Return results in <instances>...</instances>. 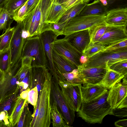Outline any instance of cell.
Listing matches in <instances>:
<instances>
[{
  "instance_id": "1",
  "label": "cell",
  "mask_w": 127,
  "mask_h": 127,
  "mask_svg": "<svg viewBox=\"0 0 127 127\" xmlns=\"http://www.w3.org/2000/svg\"><path fill=\"white\" fill-rule=\"evenodd\" d=\"M108 93L99 98L87 102H82L77 112L78 116L90 124H101L106 115H113V108L107 100Z\"/></svg>"
},
{
  "instance_id": "2",
  "label": "cell",
  "mask_w": 127,
  "mask_h": 127,
  "mask_svg": "<svg viewBox=\"0 0 127 127\" xmlns=\"http://www.w3.org/2000/svg\"><path fill=\"white\" fill-rule=\"evenodd\" d=\"M52 76L48 69L42 89L38 95L36 105L38 107V111L32 127H49L50 125Z\"/></svg>"
},
{
  "instance_id": "3",
  "label": "cell",
  "mask_w": 127,
  "mask_h": 127,
  "mask_svg": "<svg viewBox=\"0 0 127 127\" xmlns=\"http://www.w3.org/2000/svg\"><path fill=\"white\" fill-rule=\"evenodd\" d=\"M124 60H127V47L101 51L89 58L86 63L79 66L82 67H108L117 62Z\"/></svg>"
},
{
  "instance_id": "4",
  "label": "cell",
  "mask_w": 127,
  "mask_h": 127,
  "mask_svg": "<svg viewBox=\"0 0 127 127\" xmlns=\"http://www.w3.org/2000/svg\"><path fill=\"white\" fill-rule=\"evenodd\" d=\"M30 57L34 58L32 66H45L48 68V62L39 35L30 37L25 40L21 59Z\"/></svg>"
},
{
  "instance_id": "5",
  "label": "cell",
  "mask_w": 127,
  "mask_h": 127,
  "mask_svg": "<svg viewBox=\"0 0 127 127\" xmlns=\"http://www.w3.org/2000/svg\"><path fill=\"white\" fill-rule=\"evenodd\" d=\"M105 16L77 15L68 22L64 28L63 35L66 36L79 31L91 29L105 22Z\"/></svg>"
},
{
  "instance_id": "6",
  "label": "cell",
  "mask_w": 127,
  "mask_h": 127,
  "mask_svg": "<svg viewBox=\"0 0 127 127\" xmlns=\"http://www.w3.org/2000/svg\"><path fill=\"white\" fill-rule=\"evenodd\" d=\"M64 99L69 108L75 112L79 110L82 102L81 84L66 81L58 82Z\"/></svg>"
},
{
  "instance_id": "7",
  "label": "cell",
  "mask_w": 127,
  "mask_h": 127,
  "mask_svg": "<svg viewBox=\"0 0 127 127\" xmlns=\"http://www.w3.org/2000/svg\"><path fill=\"white\" fill-rule=\"evenodd\" d=\"M55 102L67 124L71 127L75 117V112L67 106L62 94L58 82L53 77L51 79V104Z\"/></svg>"
},
{
  "instance_id": "8",
  "label": "cell",
  "mask_w": 127,
  "mask_h": 127,
  "mask_svg": "<svg viewBox=\"0 0 127 127\" xmlns=\"http://www.w3.org/2000/svg\"><path fill=\"white\" fill-rule=\"evenodd\" d=\"M21 63V61L4 74L0 83V101L13 94L19 88L18 70Z\"/></svg>"
},
{
  "instance_id": "9",
  "label": "cell",
  "mask_w": 127,
  "mask_h": 127,
  "mask_svg": "<svg viewBox=\"0 0 127 127\" xmlns=\"http://www.w3.org/2000/svg\"><path fill=\"white\" fill-rule=\"evenodd\" d=\"M107 25L103 34L94 44L106 47L127 39V26Z\"/></svg>"
},
{
  "instance_id": "10",
  "label": "cell",
  "mask_w": 127,
  "mask_h": 127,
  "mask_svg": "<svg viewBox=\"0 0 127 127\" xmlns=\"http://www.w3.org/2000/svg\"><path fill=\"white\" fill-rule=\"evenodd\" d=\"M22 22L17 23L15 27L9 48L10 55V68L21 61L22 51L25 39L22 37Z\"/></svg>"
},
{
  "instance_id": "11",
  "label": "cell",
  "mask_w": 127,
  "mask_h": 127,
  "mask_svg": "<svg viewBox=\"0 0 127 127\" xmlns=\"http://www.w3.org/2000/svg\"><path fill=\"white\" fill-rule=\"evenodd\" d=\"M53 48L78 67L82 54L73 47L64 38L56 39L52 43Z\"/></svg>"
},
{
  "instance_id": "12",
  "label": "cell",
  "mask_w": 127,
  "mask_h": 127,
  "mask_svg": "<svg viewBox=\"0 0 127 127\" xmlns=\"http://www.w3.org/2000/svg\"><path fill=\"white\" fill-rule=\"evenodd\" d=\"M78 74L83 81V86L100 84L106 73L107 67H78Z\"/></svg>"
},
{
  "instance_id": "13",
  "label": "cell",
  "mask_w": 127,
  "mask_h": 127,
  "mask_svg": "<svg viewBox=\"0 0 127 127\" xmlns=\"http://www.w3.org/2000/svg\"><path fill=\"white\" fill-rule=\"evenodd\" d=\"M52 56L56 75L55 79L58 82L60 81H65L66 80L63 74L71 72L77 69L78 67L58 53L53 48Z\"/></svg>"
},
{
  "instance_id": "14",
  "label": "cell",
  "mask_w": 127,
  "mask_h": 127,
  "mask_svg": "<svg viewBox=\"0 0 127 127\" xmlns=\"http://www.w3.org/2000/svg\"><path fill=\"white\" fill-rule=\"evenodd\" d=\"M60 35L59 33L51 31H44L39 34L48 62V68L52 76L55 78L56 75L52 59V43Z\"/></svg>"
},
{
  "instance_id": "15",
  "label": "cell",
  "mask_w": 127,
  "mask_h": 127,
  "mask_svg": "<svg viewBox=\"0 0 127 127\" xmlns=\"http://www.w3.org/2000/svg\"><path fill=\"white\" fill-rule=\"evenodd\" d=\"M64 38L73 47L82 54L90 42L89 30L76 32L65 36Z\"/></svg>"
},
{
  "instance_id": "16",
  "label": "cell",
  "mask_w": 127,
  "mask_h": 127,
  "mask_svg": "<svg viewBox=\"0 0 127 127\" xmlns=\"http://www.w3.org/2000/svg\"><path fill=\"white\" fill-rule=\"evenodd\" d=\"M50 0H40L38 4L35 21L31 36L39 35L46 25L47 13Z\"/></svg>"
},
{
  "instance_id": "17",
  "label": "cell",
  "mask_w": 127,
  "mask_h": 127,
  "mask_svg": "<svg viewBox=\"0 0 127 127\" xmlns=\"http://www.w3.org/2000/svg\"><path fill=\"white\" fill-rule=\"evenodd\" d=\"M127 96V85L120 82L109 89L107 100L112 108H117L123 99Z\"/></svg>"
},
{
  "instance_id": "18",
  "label": "cell",
  "mask_w": 127,
  "mask_h": 127,
  "mask_svg": "<svg viewBox=\"0 0 127 127\" xmlns=\"http://www.w3.org/2000/svg\"><path fill=\"white\" fill-rule=\"evenodd\" d=\"M48 69L45 66H32L28 89L36 87L38 95L42 89Z\"/></svg>"
},
{
  "instance_id": "19",
  "label": "cell",
  "mask_w": 127,
  "mask_h": 127,
  "mask_svg": "<svg viewBox=\"0 0 127 127\" xmlns=\"http://www.w3.org/2000/svg\"><path fill=\"white\" fill-rule=\"evenodd\" d=\"M105 22L108 25L127 26V8H119L108 11Z\"/></svg>"
},
{
  "instance_id": "20",
  "label": "cell",
  "mask_w": 127,
  "mask_h": 127,
  "mask_svg": "<svg viewBox=\"0 0 127 127\" xmlns=\"http://www.w3.org/2000/svg\"><path fill=\"white\" fill-rule=\"evenodd\" d=\"M81 90L82 102L85 103L95 100L108 91L100 84L82 86Z\"/></svg>"
},
{
  "instance_id": "21",
  "label": "cell",
  "mask_w": 127,
  "mask_h": 127,
  "mask_svg": "<svg viewBox=\"0 0 127 127\" xmlns=\"http://www.w3.org/2000/svg\"><path fill=\"white\" fill-rule=\"evenodd\" d=\"M66 10L59 3L51 2L47 13L46 25L50 23H58Z\"/></svg>"
},
{
  "instance_id": "22",
  "label": "cell",
  "mask_w": 127,
  "mask_h": 127,
  "mask_svg": "<svg viewBox=\"0 0 127 127\" xmlns=\"http://www.w3.org/2000/svg\"><path fill=\"white\" fill-rule=\"evenodd\" d=\"M108 11L99 0H95L89 4H87L79 14L81 16L106 15Z\"/></svg>"
},
{
  "instance_id": "23",
  "label": "cell",
  "mask_w": 127,
  "mask_h": 127,
  "mask_svg": "<svg viewBox=\"0 0 127 127\" xmlns=\"http://www.w3.org/2000/svg\"><path fill=\"white\" fill-rule=\"evenodd\" d=\"M19 88L13 94L0 101V113H5L8 118L19 95Z\"/></svg>"
},
{
  "instance_id": "24",
  "label": "cell",
  "mask_w": 127,
  "mask_h": 127,
  "mask_svg": "<svg viewBox=\"0 0 127 127\" xmlns=\"http://www.w3.org/2000/svg\"><path fill=\"white\" fill-rule=\"evenodd\" d=\"M27 100L22 98L19 95L9 118L10 127H14L19 121Z\"/></svg>"
},
{
  "instance_id": "25",
  "label": "cell",
  "mask_w": 127,
  "mask_h": 127,
  "mask_svg": "<svg viewBox=\"0 0 127 127\" xmlns=\"http://www.w3.org/2000/svg\"><path fill=\"white\" fill-rule=\"evenodd\" d=\"M107 67V70L106 74L99 84L107 89H109L115 85L120 82L124 76Z\"/></svg>"
},
{
  "instance_id": "26",
  "label": "cell",
  "mask_w": 127,
  "mask_h": 127,
  "mask_svg": "<svg viewBox=\"0 0 127 127\" xmlns=\"http://www.w3.org/2000/svg\"><path fill=\"white\" fill-rule=\"evenodd\" d=\"M51 117L53 127H69L66 123L60 112L58 110L57 104L53 102L51 104Z\"/></svg>"
},
{
  "instance_id": "27",
  "label": "cell",
  "mask_w": 127,
  "mask_h": 127,
  "mask_svg": "<svg viewBox=\"0 0 127 127\" xmlns=\"http://www.w3.org/2000/svg\"><path fill=\"white\" fill-rule=\"evenodd\" d=\"M82 2L77 4L66 10L65 13L58 22H68L71 19L79 14L87 4Z\"/></svg>"
},
{
  "instance_id": "28",
  "label": "cell",
  "mask_w": 127,
  "mask_h": 127,
  "mask_svg": "<svg viewBox=\"0 0 127 127\" xmlns=\"http://www.w3.org/2000/svg\"><path fill=\"white\" fill-rule=\"evenodd\" d=\"M28 103L27 101L19 121L14 127H30L33 118Z\"/></svg>"
},
{
  "instance_id": "29",
  "label": "cell",
  "mask_w": 127,
  "mask_h": 127,
  "mask_svg": "<svg viewBox=\"0 0 127 127\" xmlns=\"http://www.w3.org/2000/svg\"><path fill=\"white\" fill-rule=\"evenodd\" d=\"M15 27H10L0 36V53L8 50L14 32Z\"/></svg>"
},
{
  "instance_id": "30",
  "label": "cell",
  "mask_w": 127,
  "mask_h": 127,
  "mask_svg": "<svg viewBox=\"0 0 127 127\" xmlns=\"http://www.w3.org/2000/svg\"><path fill=\"white\" fill-rule=\"evenodd\" d=\"M38 4L35 8L27 15L22 22L23 29L28 31L31 36L38 9Z\"/></svg>"
},
{
  "instance_id": "31",
  "label": "cell",
  "mask_w": 127,
  "mask_h": 127,
  "mask_svg": "<svg viewBox=\"0 0 127 127\" xmlns=\"http://www.w3.org/2000/svg\"><path fill=\"white\" fill-rule=\"evenodd\" d=\"M107 27L105 22L90 30V41L89 43L93 44L97 42L103 34Z\"/></svg>"
},
{
  "instance_id": "32",
  "label": "cell",
  "mask_w": 127,
  "mask_h": 127,
  "mask_svg": "<svg viewBox=\"0 0 127 127\" xmlns=\"http://www.w3.org/2000/svg\"><path fill=\"white\" fill-rule=\"evenodd\" d=\"M13 15L6 10L2 8L0 13V30L5 32L10 27V25L14 20Z\"/></svg>"
},
{
  "instance_id": "33",
  "label": "cell",
  "mask_w": 127,
  "mask_h": 127,
  "mask_svg": "<svg viewBox=\"0 0 127 127\" xmlns=\"http://www.w3.org/2000/svg\"><path fill=\"white\" fill-rule=\"evenodd\" d=\"M10 55L9 49L0 53V69L5 74L10 69Z\"/></svg>"
},
{
  "instance_id": "34",
  "label": "cell",
  "mask_w": 127,
  "mask_h": 127,
  "mask_svg": "<svg viewBox=\"0 0 127 127\" xmlns=\"http://www.w3.org/2000/svg\"><path fill=\"white\" fill-rule=\"evenodd\" d=\"M28 0H7L2 8L13 15L17 9L24 4Z\"/></svg>"
},
{
  "instance_id": "35",
  "label": "cell",
  "mask_w": 127,
  "mask_h": 127,
  "mask_svg": "<svg viewBox=\"0 0 127 127\" xmlns=\"http://www.w3.org/2000/svg\"><path fill=\"white\" fill-rule=\"evenodd\" d=\"M67 23L58 22L46 24L43 29L41 33L46 31H51L59 33L60 35H63L64 28Z\"/></svg>"
},
{
  "instance_id": "36",
  "label": "cell",
  "mask_w": 127,
  "mask_h": 127,
  "mask_svg": "<svg viewBox=\"0 0 127 127\" xmlns=\"http://www.w3.org/2000/svg\"><path fill=\"white\" fill-rule=\"evenodd\" d=\"M107 67L111 70L121 73L124 76L127 75V60L118 61Z\"/></svg>"
},
{
  "instance_id": "37",
  "label": "cell",
  "mask_w": 127,
  "mask_h": 127,
  "mask_svg": "<svg viewBox=\"0 0 127 127\" xmlns=\"http://www.w3.org/2000/svg\"><path fill=\"white\" fill-rule=\"evenodd\" d=\"M27 1L13 12V18L14 20L17 22V23H22L26 16L27 3Z\"/></svg>"
},
{
  "instance_id": "38",
  "label": "cell",
  "mask_w": 127,
  "mask_h": 127,
  "mask_svg": "<svg viewBox=\"0 0 127 127\" xmlns=\"http://www.w3.org/2000/svg\"><path fill=\"white\" fill-rule=\"evenodd\" d=\"M66 80L70 83L83 84V81L78 74V68L72 71L63 74Z\"/></svg>"
},
{
  "instance_id": "39",
  "label": "cell",
  "mask_w": 127,
  "mask_h": 127,
  "mask_svg": "<svg viewBox=\"0 0 127 127\" xmlns=\"http://www.w3.org/2000/svg\"><path fill=\"white\" fill-rule=\"evenodd\" d=\"M105 47V46L102 45L89 43L83 52L82 55L85 56L89 58Z\"/></svg>"
},
{
  "instance_id": "40",
  "label": "cell",
  "mask_w": 127,
  "mask_h": 127,
  "mask_svg": "<svg viewBox=\"0 0 127 127\" xmlns=\"http://www.w3.org/2000/svg\"><path fill=\"white\" fill-rule=\"evenodd\" d=\"M38 97V92L37 88L35 87L30 90L28 94L27 101L28 103L33 106L36 105Z\"/></svg>"
},
{
  "instance_id": "41",
  "label": "cell",
  "mask_w": 127,
  "mask_h": 127,
  "mask_svg": "<svg viewBox=\"0 0 127 127\" xmlns=\"http://www.w3.org/2000/svg\"><path fill=\"white\" fill-rule=\"evenodd\" d=\"M31 67V65L21 64V65L18 70L19 75L18 80L19 84L25 77Z\"/></svg>"
},
{
  "instance_id": "42",
  "label": "cell",
  "mask_w": 127,
  "mask_h": 127,
  "mask_svg": "<svg viewBox=\"0 0 127 127\" xmlns=\"http://www.w3.org/2000/svg\"><path fill=\"white\" fill-rule=\"evenodd\" d=\"M127 47V39L111 45L105 47L101 51L115 50Z\"/></svg>"
},
{
  "instance_id": "43",
  "label": "cell",
  "mask_w": 127,
  "mask_h": 127,
  "mask_svg": "<svg viewBox=\"0 0 127 127\" xmlns=\"http://www.w3.org/2000/svg\"><path fill=\"white\" fill-rule=\"evenodd\" d=\"M113 115L118 117L123 118L127 116V107L113 108Z\"/></svg>"
},
{
  "instance_id": "44",
  "label": "cell",
  "mask_w": 127,
  "mask_h": 127,
  "mask_svg": "<svg viewBox=\"0 0 127 127\" xmlns=\"http://www.w3.org/2000/svg\"><path fill=\"white\" fill-rule=\"evenodd\" d=\"M82 2H84L81 0H69L60 4L64 8L67 10L73 6Z\"/></svg>"
},
{
  "instance_id": "45",
  "label": "cell",
  "mask_w": 127,
  "mask_h": 127,
  "mask_svg": "<svg viewBox=\"0 0 127 127\" xmlns=\"http://www.w3.org/2000/svg\"><path fill=\"white\" fill-rule=\"evenodd\" d=\"M39 0H28L27 3L26 16L35 8L38 3Z\"/></svg>"
},
{
  "instance_id": "46",
  "label": "cell",
  "mask_w": 127,
  "mask_h": 127,
  "mask_svg": "<svg viewBox=\"0 0 127 127\" xmlns=\"http://www.w3.org/2000/svg\"><path fill=\"white\" fill-rule=\"evenodd\" d=\"M114 125L117 127H127V120L124 119L119 120L115 122Z\"/></svg>"
},
{
  "instance_id": "47",
  "label": "cell",
  "mask_w": 127,
  "mask_h": 127,
  "mask_svg": "<svg viewBox=\"0 0 127 127\" xmlns=\"http://www.w3.org/2000/svg\"><path fill=\"white\" fill-rule=\"evenodd\" d=\"M127 107V96L123 100L117 108H123Z\"/></svg>"
},
{
  "instance_id": "48",
  "label": "cell",
  "mask_w": 127,
  "mask_h": 127,
  "mask_svg": "<svg viewBox=\"0 0 127 127\" xmlns=\"http://www.w3.org/2000/svg\"><path fill=\"white\" fill-rule=\"evenodd\" d=\"M30 90L27 89L20 93L19 95L22 98L27 100L28 93Z\"/></svg>"
},
{
  "instance_id": "49",
  "label": "cell",
  "mask_w": 127,
  "mask_h": 127,
  "mask_svg": "<svg viewBox=\"0 0 127 127\" xmlns=\"http://www.w3.org/2000/svg\"><path fill=\"white\" fill-rule=\"evenodd\" d=\"M21 36L22 38L26 39L30 37V34L28 31L22 29Z\"/></svg>"
},
{
  "instance_id": "50",
  "label": "cell",
  "mask_w": 127,
  "mask_h": 127,
  "mask_svg": "<svg viewBox=\"0 0 127 127\" xmlns=\"http://www.w3.org/2000/svg\"><path fill=\"white\" fill-rule=\"evenodd\" d=\"M89 58L86 56L82 55L80 59V62L81 65L86 63L88 61Z\"/></svg>"
},
{
  "instance_id": "51",
  "label": "cell",
  "mask_w": 127,
  "mask_h": 127,
  "mask_svg": "<svg viewBox=\"0 0 127 127\" xmlns=\"http://www.w3.org/2000/svg\"><path fill=\"white\" fill-rule=\"evenodd\" d=\"M4 75V74L0 69V83L3 80Z\"/></svg>"
},
{
  "instance_id": "52",
  "label": "cell",
  "mask_w": 127,
  "mask_h": 127,
  "mask_svg": "<svg viewBox=\"0 0 127 127\" xmlns=\"http://www.w3.org/2000/svg\"><path fill=\"white\" fill-rule=\"evenodd\" d=\"M101 3L104 6H105L107 5V0H99Z\"/></svg>"
},
{
  "instance_id": "53",
  "label": "cell",
  "mask_w": 127,
  "mask_h": 127,
  "mask_svg": "<svg viewBox=\"0 0 127 127\" xmlns=\"http://www.w3.org/2000/svg\"><path fill=\"white\" fill-rule=\"evenodd\" d=\"M7 0H0V7H2Z\"/></svg>"
},
{
  "instance_id": "54",
  "label": "cell",
  "mask_w": 127,
  "mask_h": 127,
  "mask_svg": "<svg viewBox=\"0 0 127 127\" xmlns=\"http://www.w3.org/2000/svg\"><path fill=\"white\" fill-rule=\"evenodd\" d=\"M6 127L4 123L0 120V127Z\"/></svg>"
},
{
  "instance_id": "55",
  "label": "cell",
  "mask_w": 127,
  "mask_h": 127,
  "mask_svg": "<svg viewBox=\"0 0 127 127\" xmlns=\"http://www.w3.org/2000/svg\"><path fill=\"white\" fill-rule=\"evenodd\" d=\"M69 0H61L59 3L60 4H61Z\"/></svg>"
},
{
  "instance_id": "56",
  "label": "cell",
  "mask_w": 127,
  "mask_h": 127,
  "mask_svg": "<svg viewBox=\"0 0 127 127\" xmlns=\"http://www.w3.org/2000/svg\"><path fill=\"white\" fill-rule=\"evenodd\" d=\"M83 2L87 3L92 0H81Z\"/></svg>"
},
{
  "instance_id": "57",
  "label": "cell",
  "mask_w": 127,
  "mask_h": 127,
  "mask_svg": "<svg viewBox=\"0 0 127 127\" xmlns=\"http://www.w3.org/2000/svg\"><path fill=\"white\" fill-rule=\"evenodd\" d=\"M51 3H54L57 2V0H50Z\"/></svg>"
},
{
  "instance_id": "58",
  "label": "cell",
  "mask_w": 127,
  "mask_h": 127,
  "mask_svg": "<svg viewBox=\"0 0 127 127\" xmlns=\"http://www.w3.org/2000/svg\"><path fill=\"white\" fill-rule=\"evenodd\" d=\"M61 0H57V2L58 3H59Z\"/></svg>"
},
{
  "instance_id": "59",
  "label": "cell",
  "mask_w": 127,
  "mask_h": 127,
  "mask_svg": "<svg viewBox=\"0 0 127 127\" xmlns=\"http://www.w3.org/2000/svg\"><path fill=\"white\" fill-rule=\"evenodd\" d=\"M2 7H0V13L1 11V10L2 9Z\"/></svg>"
}]
</instances>
